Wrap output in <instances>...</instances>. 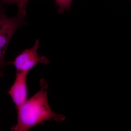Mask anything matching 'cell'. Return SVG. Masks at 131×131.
I'll return each mask as SVG.
<instances>
[{
	"mask_svg": "<svg viewBox=\"0 0 131 131\" xmlns=\"http://www.w3.org/2000/svg\"><path fill=\"white\" fill-rule=\"evenodd\" d=\"M40 85V90L16 109L17 123L11 128L12 131H28L46 121L62 122L65 120L64 115L54 112L49 105L47 82L41 79Z\"/></svg>",
	"mask_w": 131,
	"mask_h": 131,
	"instance_id": "obj_1",
	"label": "cell"
},
{
	"mask_svg": "<svg viewBox=\"0 0 131 131\" xmlns=\"http://www.w3.org/2000/svg\"><path fill=\"white\" fill-rule=\"evenodd\" d=\"M24 23V18L18 15L9 18L3 9H1L0 15V66L3 70L7 65L5 58L6 51L11 38L19 27Z\"/></svg>",
	"mask_w": 131,
	"mask_h": 131,
	"instance_id": "obj_2",
	"label": "cell"
},
{
	"mask_svg": "<svg viewBox=\"0 0 131 131\" xmlns=\"http://www.w3.org/2000/svg\"><path fill=\"white\" fill-rule=\"evenodd\" d=\"M39 41L37 39L34 45L30 49H26L21 52L12 62H6L7 64L14 66L16 71L28 73L37 64H48L50 62L46 57L40 56L38 53Z\"/></svg>",
	"mask_w": 131,
	"mask_h": 131,
	"instance_id": "obj_3",
	"label": "cell"
},
{
	"mask_svg": "<svg viewBox=\"0 0 131 131\" xmlns=\"http://www.w3.org/2000/svg\"><path fill=\"white\" fill-rule=\"evenodd\" d=\"M15 80L8 94L16 106V109L28 99V91L27 83L28 73L16 71Z\"/></svg>",
	"mask_w": 131,
	"mask_h": 131,
	"instance_id": "obj_4",
	"label": "cell"
},
{
	"mask_svg": "<svg viewBox=\"0 0 131 131\" xmlns=\"http://www.w3.org/2000/svg\"><path fill=\"white\" fill-rule=\"evenodd\" d=\"M29 0H8L7 4L15 3L18 8V14L22 18L26 16L27 6Z\"/></svg>",
	"mask_w": 131,
	"mask_h": 131,
	"instance_id": "obj_5",
	"label": "cell"
},
{
	"mask_svg": "<svg viewBox=\"0 0 131 131\" xmlns=\"http://www.w3.org/2000/svg\"><path fill=\"white\" fill-rule=\"evenodd\" d=\"M56 5L58 8L59 13H63L65 11L70 9L71 5L73 0H55Z\"/></svg>",
	"mask_w": 131,
	"mask_h": 131,
	"instance_id": "obj_6",
	"label": "cell"
},
{
	"mask_svg": "<svg viewBox=\"0 0 131 131\" xmlns=\"http://www.w3.org/2000/svg\"><path fill=\"white\" fill-rule=\"evenodd\" d=\"M7 1L8 0H2L3 2L6 4H7Z\"/></svg>",
	"mask_w": 131,
	"mask_h": 131,
	"instance_id": "obj_7",
	"label": "cell"
},
{
	"mask_svg": "<svg viewBox=\"0 0 131 131\" xmlns=\"http://www.w3.org/2000/svg\"><path fill=\"white\" fill-rule=\"evenodd\" d=\"M130 1H131V0H130Z\"/></svg>",
	"mask_w": 131,
	"mask_h": 131,
	"instance_id": "obj_8",
	"label": "cell"
}]
</instances>
